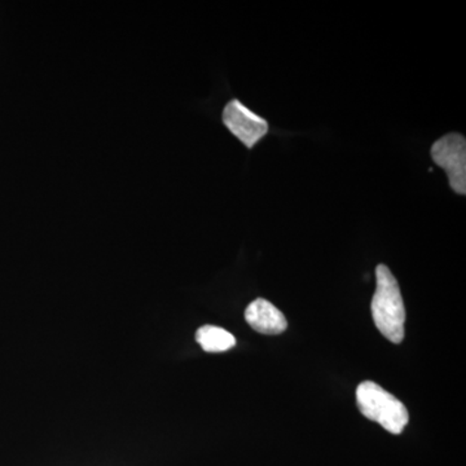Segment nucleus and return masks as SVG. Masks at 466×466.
Returning a JSON list of instances; mask_svg holds the SVG:
<instances>
[{
  "label": "nucleus",
  "mask_w": 466,
  "mask_h": 466,
  "mask_svg": "<svg viewBox=\"0 0 466 466\" xmlns=\"http://www.w3.org/2000/svg\"><path fill=\"white\" fill-rule=\"evenodd\" d=\"M370 309L377 329L385 339L392 343L403 341L406 309L400 284L388 266L376 267V291Z\"/></svg>",
  "instance_id": "f257e3e1"
},
{
  "label": "nucleus",
  "mask_w": 466,
  "mask_h": 466,
  "mask_svg": "<svg viewBox=\"0 0 466 466\" xmlns=\"http://www.w3.org/2000/svg\"><path fill=\"white\" fill-rule=\"evenodd\" d=\"M359 410L391 434H400L410 421L406 406L390 392L372 381L360 383L357 389Z\"/></svg>",
  "instance_id": "f03ea898"
},
{
  "label": "nucleus",
  "mask_w": 466,
  "mask_h": 466,
  "mask_svg": "<svg viewBox=\"0 0 466 466\" xmlns=\"http://www.w3.org/2000/svg\"><path fill=\"white\" fill-rule=\"evenodd\" d=\"M431 157L446 171L453 192L466 193V140L461 134H449L431 147Z\"/></svg>",
  "instance_id": "7ed1b4c3"
},
{
  "label": "nucleus",
  "mask_w": 466,
  "mask_h": 466,
  "mask_svg": "<svg viewBox=\"0 0 466 466\" xmlns=\"http://www.w3.org/2000/svg\"><path fill=\"white\" fill-rule=\"evenodd\" d=\"M223 124L247 148H253L268 133L265 118L251 112L241 101L233 99L223 110Z\"/></svg>",
  "instance_id": "20e7f679"
},
{
  "label": "nucleus",
  "mask_w": 466,
  "mask_h": 466,
  "mask_svg": "<svg viewBox=\"0 0 466 466\" xmlns=\"http://www.w3.org/2000/svg\"><path fill=\"white\" fill-rule=\"evenodd\" d=\"M245 320L256 332L262 334H280L288 327L283 312L263 299H256L248 306Z\"/></svg>",
  "instance_id": "39448f33"
},
{
  "label": "nucleus",
  "mask_w": 466,
  "mask_h": 466,
  "mask_svg": "<svg viewBox=\"0 0 466 466\" xmlns=\"http://www.w3.org/2000/svg\"><path fill=\"white\" fill-rule=\"evenodd\" d=\"M196 341L207 352L228 351L236 345L233 334L216 325H204L196 332Z\"/></svg>",
  "instance_id": "423d86ee"
}]
</instances>
